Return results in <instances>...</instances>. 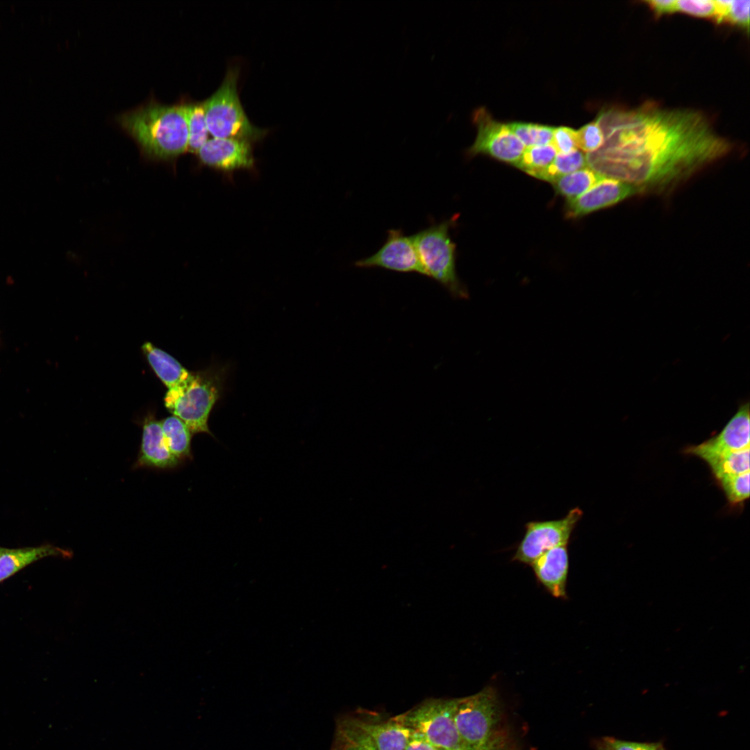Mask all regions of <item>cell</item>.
<instances>
[{"mask_svg":"<svg viewBox=\"0 0 750 750\" xmlns=\"http://www.w3.org/2000/svg\"><path fill=\"white\" fill-rule=\"evenodd\" d=\"M588 167L587 155L576 149L568 153H557L539 179L553 183L558 178Z\"/></svg>","mask_w":750,"mask_h":750,"instance_id":"24","label":"cell"},{"mask_svg":"<svg viewBox=\"0 0 750 750\" xmlns=\"http://www.w3.org/2000/svg\"><path fill=\"white\" fill-rule=\"evenodd\" d=\"M4 549H5V548L0 547V556L3 552Z\"/></svg>","mask_w":750,"mask_h":750,"instance_id":"35","label":"cell"},{"mask_svg":"<svg viewBox=\"0 0 750 750\" xmlns=\"http://www.w3.org/2000/svg\"><path fill=\"white\" fill-rule=\"evenodd\" d=\"M646 2L656 12L659 14L676 11V0H651Z\"/></svg>","mask_w":750,"mask_h":750,"instance_id":"33","label":"cell"},{"mask_svg":"<svg viewBox=\"0 0 750 750\" xmlns=\"http://www.w3.org/2000/svg\"><path fill=\"white\" fill-rule=\"evenodd\" d=\"M638 192L632 185L604 176L584 194L567 201V216L582 217L618 203Z\"/></svg>","mask_w":750,"mask_h":750,"instance_id":"12","label":"cell"},{"mask_svg":"<svg viewBox=\"0 0 750 750\" xmlns=\"http://www.w3.org/2000/svg\"><path fill=\"white\" fill-rule=\"evenodd\" d=\"M397 718L432 745L444 750H481L467 744L459 734L451 701L424 703Z\"/></svg>","mask_w":750,"mask_h":750,"instance_id":"7","label":"cell"},{"mask_svg":"<svg viewBox=\"0 0 750 750\" xmlns=\"http://www.w3.org/2000/svg\"><path fill=\"white\" fill-rule=\"evenodd\" d=\"M344 726L372 750H405L412 734L397 717L377 723L353 720Z\"/></svg>","mask_w":750,"mask_h":750,"instance_id":"14","label":"cell"},{"mask_svg":"<svg viewBox=\"0 0 750 750\" xmlns=\"http://www.w3.org/2000/svg\"><path fill=\"white\" fill-rule=\"evenodd\" d=\"M117 122L151 157L167 159L188 150V131L183 104L151 102L122 113Z\"/></svg>","mask_w":750,"mask_h":750,"instance_id":"2","label":"cell"},{"mask_svg":"<svg viewBox=\"0 0 750 750\" xmlns=\"http://www.w3.org/2000/svg\"><path fill=\"white\" fill-rule=\"evenodd\" d=\"M676 11H681L698 17H710L715 18L716 5L710 0H678Z\"/></svg>","mask_w":750,"mask_h":750,"instance_id":"28","label":"cell"},{"mask_svg":"<svg viewBox=\"0 0 750 750\" xmlns=\"http://www.w3.org/2000/svg\"><path fill=\"white\" fill-rule=\"evenodd\" d=\"M749 8L750 1L749 0L731 1L724 21L732 22L748 30L749 27Z\"/></svg>","mask_w":750,"mask_h":750,"instance_id":"30","label":"cell"},{"mask_svg":"<svg viewBox=\"0 0 750 750\" xmlns=\"http://www.w3.org/2000/svg\"><path fill=\"white\" fill-rule=\"evenodd\" d=\"M597 119L604 142L587 154L588 166L639 192L669 191L733 148L704 115L694 110L648 103L606 109Z\"/></svg>","mask_w":750,"mask_h":750,"instance_id":"1","label":"cell"},{"mask_svg":"<svg viewBox=\"0 0 750 750\" xmlns=\"http://www.w3.org/2000/svg\"><path fill=\"white\" fill-rule=\"evenodd\" d=\"M238 67H228L220 86L203 102L208 130L213 138L256 141L267 130L254 126L247 116L238 92Z\"/></svg>","mask_w":750,"mask_h":750,"instance_id":"5","label":"cell"},{"mask_svg":"<svg viewBox=\"0 0 750 750\" xmlns=\"http://www.w3.org/2000/svg\"><path fill=\"white\" fill-rule=\"evenodd\" d=\"M472 121L477 133L474 143L466 151V156L472 158L478 154L487 155L516 166L525 147L513 133L508 123L496 120L484 107L473 111Z\"/></svg>","mask_w":750,"mask_h":750,"instance_id":"8","label":"cell"},{"mask_svg":"<svg viewBox=\"0 0 750 750\" xmlns=\"http://www.w3.org/2000/svg\"><path fill=\"white\" fill-rule=\"evenodd\" d=\"M596 744L597 750H612L603 739L599 741Z\"/></svg>","mask_w":750,"mask_h":750,"instance_id":"34","label":"cell"},{"mask_svg":"<svg viewBox=\"0 0 750 750\" xmlns=\"http://www.w3.org/2000/svg\"><path fill=\"white\" fill-rule=\"evenodd\" d=\"M337 750H372L367 744L349 733L340 732Z\"/></svg>","mask_w":750,"mask_h":750,"instance_id":"32","label":"cell"},{"mask_svg":"<svg viewBox=\"0 0 750 750\" xmlns=\"http://www.w3.org/2000/svg\"><path fill=\"white\" fill-rule=\"evenodd\" d=\"M160 422L166 444L170 452L180 461L191 458L192 433L185 422L174 415Z\"/></svg>","mask_w":750,"mask_h":750,"instance_id":"19","label":"cell"},{"mask_svg":"<svg viewBox=\"0 0 750 750\" xmlns=\"http://www.w3.org/2000/svg\"><path fill=\"white\" fill-rule=\"evenodd\" d=\"M72 555L71 551L52 544L17 549L5 548L0 556V582L44 558L53 556L69 559Z\"/></svg>","mask_w":750,"mask_h":750,"instance_id":"17","label":"cell"},{"mask_svg":"<svg viewBox=\"0 0 750 750\" xmlns=\"http://www.w3.org/2000/svg\"><path fill=\"white\" fill-rule=\"evenodd\" d=\"M603 177L595 170L586 167L558 178L552 184L556 192L568 201L584 194Z\"/></svg>","mask_w":750,"mask_h":750,"instance_id":"20","label":"cell"},{"mask_svg":"<svg viewBox=\"0 0 750 750\" xmlns=\"http://www.w3.org/2000/svg\"><path fill=\"white\" fill-rule=\"evenodd\" d=\"M749 401L740 405L735 415L717 435L698 445L687 447L685 453L703 459L710 455L749 449Z\"/></svg>","mask_w":750,"mask_h":750,"instance_id":"11","label":"cell"},{"mask_svg":"<svg viewBox=\"0 0 750 750\" xmlns=\"http://www.w3.org/2000/svg\"><path fill=\"white\" fill-rule=\"evenodd\" d=\"M702 460L708 464L716 480L749 472V449L710 455Z\"/></svg>","mask_w":750,"mask_h":750,"instance_id":"21","label":"cell"},{"mask_svg":"<svg viewBox=\"0 0 750 750\" xmlns=\"http://www.w3.org/2000/svg\"><path fill=\"white\" fill-rule=\"evenodd\" d=\"M355 265L424 275L412 235H406L401 229L389 230L382 247L373 255L357 260Z\"/></svg>","mask_w":750,"mask_h":750,"instance_id":"10","label":"cell"},{"mask_svg":"<svg viewBox=\"0 0 750 750\" xmlns=\"http://www.w3.org/2000/svg\"><path fill=\"white\" fill-rule=\"evenodd\" d=\"M531 566L538 581L553 597L567 598L569 567L567 545L553 547L534 560Z\"/></svg>","mask_w":750,"mask_h":750,"instance_id":"15","label":"cell"},{"mask_svg":"<svg viewBox=\"0 0 750 750\" xmlns=\"http://www.w3.org/2000/svg\"><path fill=\"white\" fill-rule=\"evenodd\" d=\"M453 222L451 218L433 223L412 238L424 275L438 281L455 297L466 298L467 292L456 272V244L450 235Z\"/></svg>","mask_w":750,"mask_h":750,"instance_id":"6","label":"cell"},{"mask_svg":"<svg viewBox=\"0 0 750 750\" xmlns=\"http://www.w3.org/2000/svg\"><path fill=\"white\" fill-rule=\"evenodd\" d=\"M612 750H667L662 742H640L623 740L612 737L603 738Z\"/></svg>","mask_w":750,"mask_h":750,"instance_id":"31","label":"cell"},{"mask_svg":"<svg viewBox=\"0 0 750 750\" xmlns=\"http://www.w3.org/2000/svg\"><path fill=\"white\" fill-rule=\"evenodd\" d=\"M197 153L203 164L223 171L249 169L253 165L251 142L245 140L212 138Z\"/></svg>","mask_w":750,"mask_h":750,"instance_id":"13","label":"cell"},{"mask_svg":"<svg viewBox=\"0 0 750 750\" xmlns=\"http://www.w3.org/2000/svg\"><path fill=\"white\" fill-rule=\"evenodd\" d=\"M582 516L583 510L575 507L560 519L526 523L524 536L518 544L512 560L531 565L548 550L567 545Z\"/></svg>","mask_w":750,"mask_h":750,"instance_id":"9","label":"cell"},{"mask_svg":"<svg viewBox=\"0 0 750 750\" xmlns=\"http://www.w3.org/2000/svg\"><path fill=\"white\" fill-rule=\"evenodd\" d=\"M452 705L457 730L472 747L498 750L513 745L493 688L489 686L474 695L452 700Z\"/></svg>","mask_w":750,"mask_h":750,"instance_id":"3","label":"cell"},{"mask_svg":"<svg viewBox=\"0 0 750 750\" xmlns=\"http://www.w3.org/2000/svg\"><path fill=\"white\" fill-rule=\"evenodd\" d=\"M508 124L525 148L551 143L554 130L553 126L522 122H510Z\"/></svg>","mask_w":750,"mask_h":750,"instance_id":"25","label":"cell"},{"mask_svg":"<svg viewBox=\"0 0 750 750\" xmlns=\"http://www.w3.org/2000/svg\"><path fill=\"white\" fill-rule=\"evenodd\" d=\"M223 373L217 367L190 372L185 380L167 390L164 398L166 408L184 422L192 434L213 435L208 422L222 392Z\"/></svg>","mask_w":750,"mask_h":750,"instance_id":"4","label":"cell"},{"mask_svg":"<svg viewBox=\"0 0 750 750\" xmlns=\"http://www.w3.org/2000/svg\"><path fill=\"white\" fill-rule=\"evenodd\" d=\"M180 462L166 444L160 422L149 413L142 422L141 446L136 465L171 469L176 467Z\"/></svg>","mask_w":750,"mask_h":750,"instance_id":"16","label":"cell"},{"mask_svg":"<svg viewBox=\"0 0 750 750\" xmlns=\"http://www.w3.org/2000/svg\"><path fill=\"white\" fill-rule=\"evenodd\" d=\"M142 350L151 367L168 390L176 387L189 376L190 372L177 360L152 343L145 342Z\"/></svg>","mask_w":750,"mask_h":750,"instance_id":"18","label":"cell"},{"mask_svg":"<svg viewBox=\"0 0 750 750\" xmlns=\"http://www.w3.org/2000/svg\"><path fill=\"white\" fill-rule=\"evenodd\" d=\"M551 144L558 153H568L576 149V130L568 126L554 127Z\"/></svg>","mask_w":750,"mask_h":750,"instance_id":"29","label":"cell"},{"mask_svg":"<svg viewBox=\"0 0 750 750\" xmlns=\"http://www.w3.org/2000/svg\"><path fill=\"white\" fill-rule=\"evenodd\" d=\"M603 142L604 135L597 118L576 130L577 147L583 152L593 153L598 150Z\"/></svg>","mask_w":750,"mask_h":750,"instance_id":"27","label":"cell"},{"mask_svg":"<svg viewBox=\"0 0 750 750\" xmlns=\"http://www.w3.org/2000/svg\"><path fill=\"white\" fill-rule=\"evenodd\" d=\"M183 107L188 131V150L197 153L209 135L203 102L184 103Z\"/></svg>","mask_w":750,"mask_h":750,"instance_id":"22","label":"cell"},{"mask_svg":"<svg viewBox=\"0 0 750 750\" xmlns=\"http://www.w3.org/2000/svg\"><path fill=\"white\" fill-rule=\"evenodd\" d=\"M732 506H739L749 497V472L716 480Z\"/></svg>","mask_w":750,"mask_h":750,"instance_id":"26","label":"cell"},{"mask_svg":"<svg viewBox=\"0 0 750 750\" xmlns=\"http://www.w3.org/2000/svg\"><path fill=\"white\" fill-rule=\"evenodd\" d=\"M557 151L552 144L533 146L525 148L524 151L515 166L528 174L539 178L553 162Z\"/></svg>","mask_w":750,"mask_h":750,"instance_id":"23","label":"cell"}]
</instances>
